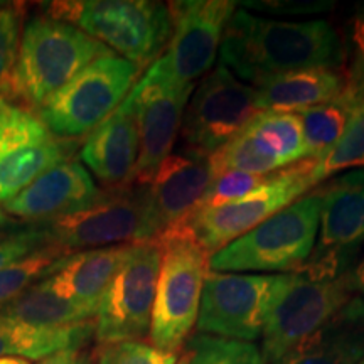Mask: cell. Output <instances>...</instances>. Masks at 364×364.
<instances>
[{
	"label": "cell",
	"mask_w": 364,
	"mask_h": 364,
	"mask_svg": "<svg viewBox=\"0 0 364 364\" xmlns=\"http://www.w3.org/2000/svg\"><path fill=\"white\" fill-rule=\"evenodd\" d=\"M220 61L243 83L258 86L292 71L343 70L344 44L326 21H277L236 9L223 34Z\"/></svg>",
	"instance_id": "obj_1"
},
{
	"label": "cell",
	"mask_w": 364,
	"mask_h": 364,
	"mask_svg": "<svg viewBox=\"0 0 364 364\" xmlns=\"http://www.w3.org/2000/svg\"><path fill=\"white\" fill-rule=\"evenodd\" d=\"M110 53L78 27L49 16L33 17L22 27L19 51L4 95L38 110L86 66Z\"/></svg>",
	"instance_id": "obj_2"
},
{
	"label": "cell",
	"mask_w": 364,
	"mask_h": 364,
	"mask_svg": "<svg viewBox=\"0 0 364 364\" xmlns=\"http://www.w3.org/2000/svg\"><path fill=\"white\" fill-rule=\"evenodd\" d=\"M53 19L78 27L142 70L161 56L172 34L169 6L150 0H59L44 7Z\"/></svg>",
	"instance_id": "obj_3"
},
{
	"label": "cell",
	"mask_w": 364,
	"mask_h": 364,
	"mask_svg": "<svg viewBox=\"0 0 364 364\" xmlns=\"http://www.w3.org/2000/svg\"><path fill=\"white\" fill-rule=\"evenodd\" d=\"M321 211L322 193L318 188L209 255V270L277 272V275L300 270L316 248Z\"/></svg>",
	"instance_id": "obj_4"
},
{
	"label": "cell",
	"mask_w": 364,
	"mask_h": 364,
	"mask_svg": "<svg viewBox=\"0 0 364 364\" xmlns=\"http://www.w3.org/2000/svg\"><path fill=\"white\" fill-rule=\"evenodd\" d=\"M349 273L351 270L336 273L309 263L294 273H282L262 334L265 363L279 361L356 295Z\"/></svg>",
	"instance_id": "obj_5"
},
{
	"label": "cell",
	"mask_w": 364,
	"mask_h": 364,
	"mask_svg": "<svg viewBox=\"0 0 364 364\" xmlns=\"http://www.w3.org/2000/svg\"><path fill=\"white\" fill-rule=\"evenodd\" d=\"M140 71L134 63L110 51L95 59L36 112L58 139H81L124 103Z\"/></svg>",
	"instance_id": "obj_6"
},
{
	"label": "cell",
	"mask_w": 364,
	"mask_h": 364,
	"mask_svg": "<svg viewBox=\"0 0 364 364\" xmlns=\"http://www.w3.org/2000/svg\"><path fill=\"white\" fill-rule=\"evenodd\" d=\"M161 245L150 341L162 351L177 353L198 322L209 255L182 231L164 236Z\"/></svg>",
	"instance_id": "obj_7"
},
{
	"label": "cell",
	"mask_w": 364,
	"mask_h": 364,
	"mask_svg": "<svg viewBox=\"0 0 364 364\" xmlns=\"http://www.w3.org/2000/svg\"><path fill=\"white\" fill-rule=\"evenodd\" d=\"M314 167L316 161H302L272 172L245 198L215 208H198L176 231L191 236L208 255L216 253L306 196L316 186Z\"/></svg>",
	"instance_id": "obj_8"
},
{
	"label": "cell",
	"mask_w": 364,
	"mask_h": 364,
	"mask_svg": "<svg viewBox=\"0 0 364 364\" xmlns=\"http://www.w3.org/2000/svg\"><path fill=\"white\" fill-rule=\"evenodd\" d=\"M260 113L257 90L220 63L199 81L184 110V152L213 157Z\"/></svg>",
	"instance_id": "obj_9"
},
{
	"label": "cell",
	"mask_w": 364,
	"mask_h": 364,
	"mask_svg": "<svg viewBox=\"0 0 364 364\" xmlns=\"http://www.w3.org/2000/svg\"><path fill=\"white\" fill-rule=\"evenodd\" d=\"M282 275L208 272L196 327L199 334L255 343L263 327Z\"/></svg>",
	"instance_id": "obj_10"
},
{
	"label": "cell",
	"mask_w": 364,
	"mask_h": 364,
	"mask_svg": "<svg viewBox=\"0 0 364 364\" xmlns=\"http://www.w3.org/2000/svg\"><path fill=\"white\" fill-rule=\"evenodd\" d=\"M159 272L161 245L157 241L134 243L95 314V336L100 344L140 341L149 334Z\"/></svg>",
	"instance_id": "obj_11"
},
{
	"label": "cell",
	"mask_w": 364,
	"mask_h": 364,
	"mask_svg": "<svg viewBox=\"0 0 364 364\" xmlns=\"http://www.w3.org/2000/svg\"><path fill=\"white\" fill-rule=\"evenodd\" d=\"M194 86L179 85L156 59L129 93L139 130V162L134 184L147 186L172 154Z\"/></svg>",
	"instance_id": "obj_12"
},
{
	"label": "cell",
	"mask_w": 364,
	"mask_h": 364,
	"mask_svg": "<svg viewBox=\"0 0 364 364\" xmlns=\"http://www.w3.org/2000/svg\"><path fill=\"white\" fill-rule=\"evenodd\" d=\"M145 186L107 189L88 208L41 225L48 245L66 257L117 245L139 243L144 221Z\"/></svg>",
	"instance_id": "obj_13"
},
{
	"label": "cell",
	"mask_w": 364,
	"mask_h": 364,
	"mask_svg": "<svg viewBox=\"0 0 364 364\" xmlns=\"http://www.w3.org/2000/svg\"><path fill=\"white\" fill-rule=\"evenodd\" d=\"M167 6L172 34L159 59L172 80L194 86L196 80L215 66L223 34L238 4L231 0H181Z\"/></svg>",
	"instance_id": "obj_14"
},
{
	"label": "cell",
	"mask_w": 364,
	"mask_h": 364,
	"mask_svg": "<svg viewBox=\"0 0 364 364\" xmlns=\"http://www.w3.org/2000/svg\"><path fill=\"white\" fill-rule=\"evenodd\" d=\"M215 177L211 157L171 154L145 186L144 221L139 243L174 233L201 204Z\"/></svg>",
	"instance_id": "obj_15"
},
{
	"label": "cell",
	"mask_w": 364,
	"mask_h": 364,
	"mask_svg": "<svg viewBox=\"0 0 364 364\" xmlns=\"http://www.w3.org/2000/svg\"><path fill=\"white\" fill-rule=\"evenodd\" d=\"M306 161L302 124L297 113L262 112L211 157L215 174L241 171L268 176Z\"/></svg>",
	"instance_id": "obj_16"
},
{
	"label": "cell",
	"mask_w": 364,
	"mask_h": 364,
	"mask_svg": "<svg viewBox=\"0 0 364 364\" xmlns=\"http://www.w3.org/2000/svg\"><path fill=\"white\" fill-rule=\"evenodd\" d=\"M321 225L309 262H331L353 268L364 241V167L321 186Z\"/></svg>",
	"instance_id": "obj_17"
},
{
	"label": "cell",
	"mask_w": 364,
	"mask_h": 364,
	"mask_svg": "<svg viewBox=\"0 0 364 364\" xmlns=\"http://www.w3.org/2000/svg\"><path fill=\"white\" fill-rule=\"evenodd\" d=\"M102 193L83 164L70 159L44 172L2 209L17 220L44 225L88 208Z\"/></svg>",
	"instance_id": "obj_18"
},
{
	"label": "cell",
	"mask_w": 364,
	"mask_h": 364,
	"mask_svg": "<svg viewBox=\"0 0 364 364\" xmlns=\"http://www.w3.org/2000/svg\"><path fill=\"white\" fill-rule=\"evenodd\" d=\"M139 130L129 97L86 135L80 159L107 189H120L135 181L139 162Z\"/></svg>",
	"instance_id": "obj_19"
},
{
	"label": "cell",
	"mask_w": 364,
	"mask_h": 364,
	"mask_svg": "<svg viewBox=\"0 0 364 364\" xmlns=\"http://www.w3.org/2000/svg\"><path fill=\"white\" fill-rule=\"evenodd\" d=\"M132 247L134 243L73 253L41 280L59 297L95 317L105 290L129 258Z\"/></svg>",
	"instance_id": "obj_20"
},
{
	"label": "cell",
	"mask_w": 364,
	"mask_h": 364,
	"mask_svg": "<svg viewBox=\"0 0 364 364\" xmlns=\"http://www.w3.org/2000/svg\"><path fill=\"white\" fill-rule=\"evenodd\" d=\"M364 359V299L349 300L331 321L273 364H359Z\"/></svg>",
	"instance_id": "obj_21"
},
{
	"label": "cell",
	"mask_w": 364,
	"mask_h": 364,
	"mask_svg": "<svg viewBox=\"0 0 364 364\" xmlns=\"http://www.w3.org/2000/svg\"><path fill=\"white\" fill-rule=\"evenodd\" d=\"M253 88L262 112L299 113L341 97L346 78L343 70L312 68L285 73Z\"/></svg>",
	"instance_id": "obj_22"
},
{
	"label": "cell",
	"mask_w": 364,
	"mask_h": 364,
	"mask_svg": "<svg viewBox=\"0 0 364 364\" xmlns=\"http://www.w3.org/2000/svg\"><path fill=\"white\" fill-rule=\"evenodd\" d=\"M95 334V322L38 327L0 316V358L44 359L65 349L83 348Z\"/></svg>",
	"instance_id": "obj_23"
},
{
	"label": "cell",
	"mask_w": 364,
	"mask_h": 364,
	"mask_svg": "<svg viewBox=\"0 0 364 364\" xmlns=\"http://www.w3.org/2000/svg\"><path fill=\"white\" fill-rule=\"evenodd\" d=\"M75 147V140L53 136L48 142L26 145L0 157V203L11 201L44 172L70 161Z\"/></svg>",
	"instance_id": "obj_24"
},
{
	"label": "cell",
	"mask_w": 364,
	"mask_h": 364,
	"mask_svg": "<svg viewBox=\"0 0 364 364\" xmlns=\"http://www.w3.org/2000/svg\"><path fill=\"white\" fill-rule=\"evenodd\" d=\"M0 316L9 321L38 327H59L91 321V314L59 297L43 280L0 306Z\"/></svg>",
	"instance_id": "obj_25"
},
{
	"label": "cell",
	"mask_w": 364,
	"mask_h": 364,
	"mask_svg": "<svg viewBox=\"0 0 364 364\" xmlns=\"http://www.w3.org/2000/svg\"><path fill=\"white\" fill-rule=\"evenodd\" d=\"M358 103L344 91L336 100L297 113L302 124L306 161H321L338 144Z\"/></svg>",
	"instance_id": "obj_26"
},
{
	"label": "cell",
	"mask_w": 364,
	"mask_h": 364,
	"mask_svg": "<svg viewBox=\"0 0 364 364\" xmlns=\"http://www.w3.org/2000/svg\"><path fill=\"white\" fill-rule=\"evenodd\" d=\"M364 167V102H359L349 117L348 125L338 140V144L326 154L321 161H316L312 179L314 184L329 179L334 174L348 169Z\"/></svg>",
	"instance_id": "obj_27"
},
{
	"label": "cell",
	"mask_w": 364,
	"mask_h": 364,
	"mask_svg": "<svg viewBox=\"0 0 364 364\" xmlns=\"http://www.w3.org/2000/svg\"><path fill=\"white\" fill-rule=\"evenodd\" d=\"M65 258V253L48 245L11 265L0 268V306L17 297L36 282L44 279L51 272V268Z\"/></svg>",
	"instance_id": "obj_28"
},
{
	"label": "cell",
	"mask_w": 364,
	"mask_h": 364,
	"mask_svg": "<svg viewBox=\"0 0 364 364\" xmlns=\"http://www.w3.org/2000/svg\"><path fill=\"white\" fill-rule=\"evenodd\" d=\"M189 364H267L255 343L196 334L191 339Z\"/></svg>",
	"instance_id": "obj_29"
},
{
	"label": "cell",
	"mask_w": 364,
	"mask_h": 364,
	"mask_svg": "<svg viewBox=\"0 0 364 364\" xmlns=\"http://www.w3.org/2000/svg\"><path fill=\"white\" fill-rule=\"evenodd\" d=\"M344 44L346 93L356 102H364V4L353 14Z\"/></svg>",
	"instance_id": "obj_30"
},
{
	"label": "cell",
	"mask_w": 364,
	"mask_h": 364,
	"mask_svg": "<svg viewBox=\"0 0 364 364\" xmlns=\"http://www.w3.org/2000/svg\"><path fill=\"white\" fill-rule=\"evenodd\" d=\"M177 353L162 351L144 341H122L102 344L98 364H177Z\"/></svg>",
	"instance_id": "obj_31"
},
{
	"label": "cell",
	"mask_w": 364,
	"mask_h": 364,
	"mask_svg": "<svg viewBox=\"0 0 364 364\" xmlns=\"http://www.w3.org/2000/svg\"><path fill=\"white\" fill-rule=\"evenodd\" d=\"M265 179L267 176H257L241 171L218 172L213 177L199 208H215L245 198V196L257 189L258 186H262V182Z\"/></svg>",
	"instance_id": "obj_32"
},
{
	"label": "cell",
	"mask_w": 364,
	"mask_h": 364,
	"mask_svg": "<svg viewBox=\"0 0 364 364\" xmlns=\"http://www.w3.org/2000/svg\"><path fill=\"white\" fill-rule=\"evenodd\" d=\"M22 33V7L0 6V90L11 78L19 51Z\"/></svg>",
	"instance_id": "obj_33"
},
{
	"label": "cell",
	"mask_w": 364,
	"mask_h": 364,
	"mask_svg": "<svg viewBox=\"0 0 364 364\" xmlns=\"http://www.w3.org/2000/svg\"><path fill=\"white\" fill-rule=\"evenodd\" d=\"M44 247H48V238L41 225L2 238L0 240V268L11 265Z\"/></svg>",
	"instance_id": "obj_34"
},
{
	"label": "cell",
	"mask_w": 364,
	"mask_h": 364,
	"mask_svg": "<svg viewBox=\"0 0 364 364\" xmlns=\"http://www.w3.org/2000/svg\"><path fill=\"white\" fill-rule=\"evenodd\" d=\"M241 6L247 9H255L262 12H277V14H317L329 11L331 2H290V0H268V2H241ZM245 9V11H247Z\"/></svg>",
	"instance_id": "obj_35"
},
{
	"label": "cell",
	"mask_w": 364,
	"mask_h": 364,
	"mask_svg": "<svg viewBox=\"0 0 364 364\" xmlns=\"http://www.w3.org/2000/svg\"><path fill=\"white\" fill-rule=\"evenodd\" d=\"M38 364H91L88 354L81 348L65 349V351L54 353L51 356L41 359Z\"/></svg>",
	"instance_id": "obj_36"
},
{
	"label": "cell",
	"mask_w": 364,
	"mask_h": 364,
	"mask_svg": "<svg viewBox=\"0 0 364 364\" xmlns=\"http://www.w3.org/2000/svg\"><path fill=\"white\" fill-rule=\"evenodd\" d=\"M349 277H351V285H353L354 294L364 299V260H361L356 267L351 268Z\"/></svg>",
	"instance_id": "obj_37"
},
{
	"label": "cell",
	"mask_w": 364,
	"mask_h": 364,
	"mask_svg": "<svg viewBox=\"0 0 364 364\" xmlns=\"http://www.w3.org/2000/svg\"><path fill=\"white\" fill-rule=\"evenodd\" d=\"M0 364H31L29 359L24 358H0Z\"/></svg>",
	"instance_id": "obj_38"
},
{
	"label": "cell",
	"mask_w": 364,
	"mask_h": 364,
	"mask_svg": "<svg viewBox=\"0 0 364 364\" xmlns=\"http://www.w3.org/2000/svg\"><path fill=\"white\" fill-rule=\"evenodd\" d=\"M12 223V220H11V216L9 215H6V211H4L2 208H0V228H4V226H9Z\"/></svg>",
	"instance_id": "obj_39"
},
{
	"label": "cell",
	"mask_w": 364,
	"mask_h": 364,
	"mask_svg": "<svg viewBox=\"0 0 364 364\" xmlns=\"http://www.w3.org/2000/svg\"><path fill=\"white\" fill-rule=\"evenodd\" d=\"M177 364H189V354H184V356L179 358V361Z\"/></svg>",
	"instance_id": "obj_40"
},
{
	"label": "cell",
	"mask_w": 364,
	"mask_h": 364,
	"mask_svg": "<svg viewBox=\"0 0 364 364\" xmlns=\"http://www.w3.org/2000/svg\"><path fill=\"white\" fill-rule=\"evenodd\" d=\"M4 100H6V95H4V91L0 90V108H2V103H4Z\"/></svg>",
	"instance_id": "obj_41"
},
{
	"label": "cell",
	"mask_w": 364,
	"mask_h": 364,
	"mask_svg": "<svg viewBox=\"0 0 364 364\" xmlns=\"http://www.w3.org/2000/svg\"><path fill=\"white\" fill-rule=\"evenodd\" d=\"M359 364H364V359H363V361H361V363H359Z\"/></svg>",
	"instance_id": "obj_42"
}]
</instances>
